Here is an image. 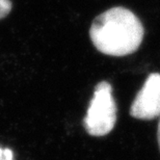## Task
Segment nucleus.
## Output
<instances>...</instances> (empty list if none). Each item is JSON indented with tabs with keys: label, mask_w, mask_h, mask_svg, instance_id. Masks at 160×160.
Masks as SVG:
<instances>
[{
	"label": "nucleus",
	"mask_w": 160,
	"mask_h": 160,
	"mask_svg": "<svg viewBox=\"0 0 160 160\" xmlns=\"http://www.w3.org/2000/svg\"><path fill=\"white\" fill-rule=\"evenodd\" d=\"M143 33L139 19L121 6L98 16L89 29L96 49L110 56H125L135 52L142 44Z\"/></svg>",
	"instance_id": "obj_1"
},
{
	"label": "nucleus",
	"mask_w": 160,
	"mask_h": 160,
	"mask_svg": "<svg viewBox=\"0 0 160 160\" xmlns=\"http://www.w3.org/2000/svg\"><path fill=\"white\" fill-rule=\"evenodd\" d=\"M117 123V105L112 96V88L108 82L98 83L94 92L88 112L84 118V128L89 135L104 136L113 129Z\"/></svg>",
	"instance_id": "obj_2"
},
{
	"label": "nucleus",
	"mask_w": 160,
	"mask_h": 160,
	"mask_svg": "<svg viewBox=\"0 0 160 160\" xmlns=\"http://www.w3.org/2000/svg\"><path fill=\"white\" fill-rule=\"evenodd\" d=\"M130 114L138 120L160 118V73L148 76L131 104Z\"/></svg>",
	"instance_id": "obj_3"
},
{
	"label": "nucleus",
	"mask_w": 160,
	"mask_h": 160,
	"mask_svg": "<svg viewBox=\"0 0 160 160\" xmlns=\"http://www.w3.org/2000/svg\"><path fill=\"white\" fill-rule=\"evenodd\" d=\"M12 8V4L11 0H0V20L11 12Z\"/></svg>",
	"instance_id": "obj_4"
},
{
	"label": "nucleus",
	"mask_w": 160,
	"mask_h": 160,
	"mask_svg": "<svg viewBox=\"0 0 160 160\" xmlns=\"http://www.w3.org/2000/svg\"><path fill=\"white\" fill-rule=\"evenodd\" d=\"M0 160H14V154L12 150L0 148Z\"/></svg>",
	"instance_id": "obj_5"
},
{
	"label": "nucleus",
	"mask_w": 160,
	"mask_h": 160,
	"mask_svg": "<svg viewBox=\"0 0 160 160\" xmlns=\"http://www.w3.org/2000/svg\"><path fill=\"white\" fill-rule=\"evenodd\" d=\"M157 140H158V146L160 150V119L158 122V128H157Z\"/></svg>",
	"instance_id": "obj_6"
}]
</instances>
